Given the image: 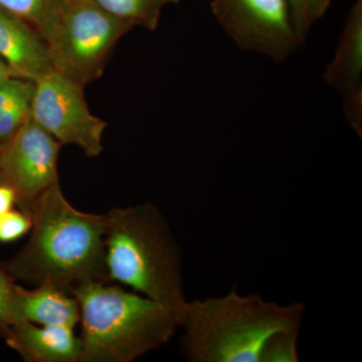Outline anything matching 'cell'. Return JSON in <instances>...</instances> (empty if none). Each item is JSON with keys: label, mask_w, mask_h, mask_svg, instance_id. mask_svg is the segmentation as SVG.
I'll return each instance as SVG.
<instances>
[{"label": "cell", "mask_w": 362, "mask_h": 362, "mask_svg": "<svg viewBox=\"0 0 362 362\" xmlns=\"http://www.w3.org/2000/svg\"><path fill=\"white\" fill-rule=\"evenodd\" d=\"M305 304L281 306L237 286L185 306L180 350L189 362H297Z\"/></svg>", "instance_id": "6da1fadb"}, {"label": "cell", "mask_w": 362, "mask_h": 362, "mask_svg": "<svg viewBox=\"0 0 362 362\" xmlns=\"http://www.w3.org/2000/svg\"><path fill=\"white\" fill-rule=\"evenodd\" d=\"M32 233L25 246L0 269L14 282L47 285L69 294L92 281H107L106 214L83 213L63 194L59 182L33 202Z\"/></svg>", "instance_id": "7a4b0ae2"}, {"label": "cell", "mask_w": 362, "mask_h": 362, "mask_svg": "<svg viewBox=\"0 0 362 362\" xmlns=\"http://www.w3.org/2000/svg\"><path fill=\"white\" fill-rule=\"evenodd\" d=\"M105 265L108 282L162 305L181 325L187 303L182 252L158 207L147 202L106 214Z\"/></svg>", "instance_id": "3957f363"}, {"label": "cell", "mask_w": 362, "mask_h": 362, "mask_svg": "<svg viewBox=\"0 0 362 362\" xmlns=\"http://www.w3.org/2000/svg\"><path fill=\"white\" fill-rule=\"evenodd\" d=\"M80 362H132L168 343L180 324L165 307L107 281L81 285Z\"/></svg>", "instance_id": "277c9868"}, {"label": "cell", "mask_w": 362, "mask_h": 362, "mask_svg": "<svg viewBox=\"0 0 362 362\" xmlns=\"http://www.w3.org/2000/svg\"><path fill=\"white\" fill-rule=\"evenodd\" d=\"M132 28L95 0H52L35 26L54 70L82 86L103 75L117 42Z\"/></svg>", "instance_id": "5b68a950"}, {"label": "cell", "mask_w": 362, "mask_h": 362, "mask_svg": "<svg viewBox=\"0 0 362 362\" xmlns=\"http://www.w3.org/2000/svg\"><path fill=\"white\" fill-rule=\"evenodd\" d=\"M211 7L240 51L283 63L304 44L288 0H213Z\"/></svg>", "instance_id": "8992f818"}, {"label": "cell", "mask_w": 362, "mask_h": 362, "mask_svg": "<svg viewBox=\"0 0 362 362\" xmlns=\"http://www.w3.org/2000/svg\"><path fill=\"white\" fill-rule=\"evenodd\" d=\"M35 84L33 120L62 145H76L88 157L101 156L108 123L90 113L84 86L56 70Z\"/></svg>", "instance_id": "52a82bcc"}, {"label": "cell", "mask_w": 362, "mask_h": 362, "mask_svg": "<svg viewBox=\"0 0 362 362\" xmlns=\"http://www.w3.org/2000/svg\"><path fill=\"white\" fill-rule=\"evenodd\" d=\"M63 145L30 117L25 125L0 146L4 182L16 194V204L30 213L33 202L59 182L58 159Z\"/></svg>", "instance_id": "ba28073f"}, {"label": "cell", "mask_w": 362, "mask_h": 362, "mask_svg": "<svg viewBox=\"0 0 362 362\" xmlns=\"http://www.w3.org/2000/svg\"><path fill=\"white\" fill-rule=\"evenodd\" d=\"M0 59L14 78L35 83L54 70L44 40L35 26L0 8Z\"/></svg>", "instance_id": "9c48e42d"}, {"label": "cell", "mask_w": 362, "mask_h": 362, "mask_svg": "<svg viewBox=\"0 0 362 362\" xmlns=\"http://www.w3.org/2000/svg\"><path fill=\"white\" fill-rule=\"evenodd\" d=\"M26 362H80L82 339L66 326H42L21 321L4 337Z\"/></svg>", "instance_id": "30bf717a"}, {"label": "cell", "mask_w": 362, "mask_h": 362, "mask_svg": "<svg viewBox=\"0 0 362 362\" xmlns=\"http://www.w3.org/2000/svg\"><path fill=\"white\" fill-rule=\"evenodd\" d=\"M323 77L342 95L343 103L362 100V0L354 2Z\"/></svg>", "instance_id": "8fae6325"}, {"label": "cell", "mask_w": 362, "mask_h": 362, "mask_svg": "<svg viewBox=\"0 0 362 362\" xmlns=\"http://www.w3.org/2000/svg\"><path fill=\"white\" fill-rule=\"evenodd\" d=\"M16 310L21 321L37 325L75 328L80 322L77 299L58 288L40 285L33 290L16 285Z\"/></svg>", "instance_id": "7c38bea8"}, {"label": "cell", "mask_w": 362, "mask_h": 362, "mask_svg": "<svg viewBox=\"0 0 362 362\" xmlns=\"http://www.w3.org/2000/svg\"><path fill=\"white\" fill-rule=\"evenodd\" d=\"M35 83L11 77L0 84V146L8 141L32 115Z\"/></svg>", "instance_id": "4fadbf2b"}, {"label": "cell", "mask_w": 362, "mask_h": 362, "mask_svg": "<svg viewBox=\"0 0 362 362\" xmlns=\"http://www.w3.org/2000/svg\"><path fill=\"white\" fill-rule=\"evenodd\" d=\"M102 8L119 20L154 32L160 21L162 9L181 0H95Z\"/></svg>", "instance_id": "5bb4252c"}, {"label": "cell", "mask_w": 362, "mask_h": 362, "mask_svg": "<svg viewBox=\"0 0 362 362\" xmlns=\"http://www.w3.org/2000/svg\"><path fill=\"white\" fill-rule=\"evenodd\" d=\"M300 37L305 40L312 25L329 8L330 0H288Z\"/></svg>", "instance_id": "9a60e30c"}, {"label": "cell", "mask_w": 362, "mask_h": 362, "mask_svg": "<svg viewBox=\"0 0 362 362\" xmlns=\"http://www.w3.org/2000/svg\"><path fill=\"white\" fill-rule=\"evenodd\" d=\"M16 283L0 269V337H6L14 324L21 322L16 310Z\"/></svg>", "instance_id": "2e32d148"}, {"label": "cell", "mask_w": 362, "mask_h": 362, "mask_svg": "<svg viewBox=\"0 0 362 362\" xmlns=\"http://www.w3.org/2000/svg\"><path fill=\"white\" fill-rule=\"evenodd\" d=\"M30 214L21 211H11L0 216V243H13L20 240L32 228Z\"/></svg>", "instance_id": "e0dca14e"}, {"label": "cell", "mask_w": 362, "mask_h": 362, "mask_svg": "<svg viewBox=\"0 0 362 362\" xmlns=\"http://www.w3.org/2000/svg\"><path fill=\"white\" fill-rule=\"evenodd\" d=\"M52 0H0V8L37 26Z\"/></svg>", "instance_id": "ac0fdd59"}, {"label": "cell", "mask_w": 362, "mask_h": 362, "mask_svg": "<svg viewBox=\"0 0 362 362\" xmlns=\"http://www.w3.org/2000/svg\"><path fill=\"white\" fill-rule=\"evenodd\" d=\"M16 204V194L6 182L0 183V216L13 209Z\"/></svg>", "instance_id": "d6986e66"}, {"label": "cell", "mask_w": 362, "mask_h": 362, "mask_svg": "<svg viewBox=\"0 0 362 362\" xmlns=\"http://www.w3.org/2000/svg\"><path fill=\"white\" fill-rule=\"evenodd\" d=\"M11 77H13V75H11L8 66H7L6 64L0 59V84Z\"/></svg>", "instance_id": "ffe728a7"}, {"label": "cell", "mask_w": 362, "mask_h": 362, "mask_svg": "<svg viewBox=\"0 0 362 362\" xmlns=\"http://www.w3.org/2000/svg\"><path fill=\"white\" fill-rule=\"evenodd\" d=\"M4 182V171H2L1 159H0V183Z\"/></svg>", "instance_id": "44dd1931"}]
</instances>
